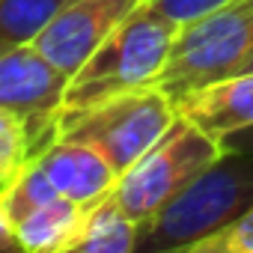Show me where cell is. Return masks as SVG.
Instances as JSON below:
<instances>
[{
  "label": "cell",
  "mask_w": 253,
  "mask_h": 253,
  "mask_svg": "<svg viewBox=\"0 0 253 253\" xmlns=\"http://www.w3.org/2000/svg\"><path fill=\"white\" fill-rule=\"evenodd\" d=\"M176 33H179V24L167 21L146 0H140L131 9V15L69 78L60 116L86 110L119 92L155 86L170 57Z\"/></svg>",
  "instance_id": "cell-1"
},
{
  "label": "cell",
  "mask_w": 253,
  "mask_h": 253,
  "mask_svg": "<svg viewBox=\"0 0 253 253\" xmlns=\"http://www.w3.org/2000/svg\"><path fill=\"white\" fill-rule=\"evenodd\" d=\"M253 209V155L223 149L182 194H176L155 217L140 223V253L191 250L200 238L217 232L238 214Z\"/></svg>",
  "instance_id": "cell-2"
},
{
  "label": "cell",
  "mask_w": 253,
  "mask_h": 253,
  "mask_svg": "<svg viewBox=\"0 0 253 253\" xmlns=\"http://www.w3.org/2000/svg\"><path fill=\"white\" fill-rule=\"evenodd\" d=\"M176 116L179 104L161 86H140L104 98L86 110L60 116L57 137L95 146L122 176L167 134Z\"/></svg>",
  "instance_id": "cell-3"
},
{
  "label": "cell",
  "mask_w": 253,
  "mask_h": 253,
  "mask_svg": "<svg viewBox=\"0 0 253 253\" xmlns=\"http://www.w3.org/2000/svg\"><path fill=\"white\" fill-rule=\"evenodd\" d=\"M250 51L253 0H232V3L179 27L155 86H161L179 104L185 95L235 75Z\"/></svg>",
  "instance_id": "cell-4"
},
{
  "label": "cell",
  "mask_w": 253,
  "mask_h": 253,
  "mask_svg": "<svg viewBox=\"0 0 253 253\" xmlns=\"http://www.w3.org/2000/svg\"><path fill=\"white\" fill-rule=\"evenodd\" d=\"M223 146L214 134L179 113L167 134L119 176L113 197L125 209V214H131L137 223H146L209 164H214Z\"/></svg>",
  "instance_id": "cell-5"
},
{
  "label": "cell",
  "mask_w": 253,
  "mask_h": 253,
  "mask_svg": "<svg viewBox=\"0 0 253 253\" xmlns=\"http://www.w3.org/2000/svg\"><path fill=\"white\" fill-rule=\"evenodd\" d=\"M69 78L57 72L33 45L0 54V107L15 110L30 122L39 152L57 140V119Z\"/></svg>",
  "instance_id": "cell-6"
},
{
  "label": "cell",
  "mask_w": 253,
  "mask_h": 253,
  "mask_svg": "<svg viewBox=\"0 0 253 253\" xmlns=\"http://www.w3.org/2000/svg\"><path fill=\"white\" fill-rule=\"evenodd\" d=\"M137 3L140 0H66V6L30 45L57 72L72 78Z\"/></svg>",
  "instance_id": "cell-7"
},
{
  "label": "cell",
  "mask_w": 253,
  "mask_h": 253,
  "mask_svg": "<svg viewBox=\"0 0 253 253\" xmlns=\"http://www.w3.org/2000/svg\"><path fill=\"white\" fill-rule=\"evenodd\" d=\"M33 161L45 170V176L54 182V188L63 197L81 206H92L95 200L107 197L119 182V173L113 170V164L84 140L57 137Z\"/></svg>",
  "instance_id": "cell-8"
},
{
  "label": "cell",
  "mask_w": 253,
  "mask_h": 253,
  "mask_svg": "<svg viewBox=\"0 0 253 253\" xmlns=\"http://www.w3.org/2000/svg\"><path fill=\"white\" fill-rule=\"evenodd\" d=\"M179 113L194 119L217 140L235 128L253 125V72L214 81L179 101Z\"/></svg>",
  "instance_id": "cell-9"
},
{
  "label": "cell",
  "mask_w": 253,
  "mask_h": 253,
  "mask_svg": "<svg viewBox=\"0 0 253 253\" xmlns=\"http://www.w3.org/2000/svg\"><path fill=\"white\" fill-rule=\"evenodd\" d=\"M140 241V223L125 214L113 191L84 209L81 229L72 241L78 253H134Z\"/></svg>",
  "instance_id": "cell-10"
},
{
  "label": "cell",
  "mask_w": 253,
  "mask_h": 253,
  "mask_svg": "<svg viewBox=\"0 0 253 253\" xmlns=\"http://www.w3.org/2000/svg\"><path fill=\"white\" fill-rule=\"evenodd\" d=\"M84 209L81 203L69 200V197H54L45 206H39L33 214H27L18 226H15V241L18 250H30V253H63L72 250V241L81 229L84 220Z\"/></svg>",
  "instance_id": "cell-11"
},
{
  "label": "cell",
  "mask_w": 253,
  "mask_h": 253,
  "mask_svg": "<svg viewBox=\"0 0 253 253\" xmlns=\"http://www.w3.org/2000/svg\"><path fill=\"white\" fill-rule=\"evenodd\" d=\"M54 197H60V191L45 176V170L36 161H30L12 182H6L3 188H0V214L6 217L9 229L15 232V226L27 214H33L39 206H45Z\"/></svg>",
  "instance_id": "cell-12"
},
{
  "label": "cell",
  "mask_w": 253,
  "mask_h": 253,
  "mask_svg": "<svg viewBox=\"0 0 253 253\" xmlns=\"http://www.w3.org/2000/svg\"><path fill=\"white\" fill-rule=\"evenodd\" d=\"M66 0H0V42L6 48L30 45Z\"/></svg>",
  "instance_id": "cell-13"
},
{
  "label": "cell",
  "mask_w": 253,
  "mask_h": 253,
  "mask_svg": "<svg viewBox=\"0 0 253 253\" xmlns=\"http://www.w3.org/2000/svg\"><path fill=\"white\" fill-rule=\"evenodd\" d=\"M36 155L39 146L30 131V122L15 110L0 107V188L12 182Z\"/></svg>",
  "instance_id": "cell-14"
},
{
  "label": "cell",
  "mask_w": 253,
  "mask_h": 253,
  "mask_svg": "<svg viewBox=\"0 0 253 253\" xmlns=\"http://www.w3.org/2000/svg\"><path fill=\"white\" fill-rule=\"evenodd\" d=\"M191 253H253V209H247L217 232L200 238Z\"/></svg>",
  "instance_id": "cell-15"
},
{
  "label": "cell",
  "mask_w": 253,
  "mask_h": 253,
  "mask_svg": "<svg viewBox=\"0 0 253 253\" xmlns=\"http://www.w3.org/2000/svg\"><path fill=\"white\" fill-rule=\"evenodd\" d=\"M146 3L155 12H161L167 21L182 27V24H191V21L209 15V12H214L226 3H232V0H146Z\"/></svg>",
  "instance_id": "cell-16"
},
{
  "label": "cell",
  "mask_w": 253,
  "mask_h": 253,
  "mask_svg": "<svg viewBox=\"0 0 253 253\" xmlns=\"http://www.w3.org/2000/svg\"><path fill=\"white\" fill-rule=\"evenodd\" d=\"M220 146L232 149V152H250L253 155V125H244V128H235V131L223 134Z\"/></svg>",
  "instance_id": "cell-17"
},
{
  "label": "cell",
  "mask_w": 253,
  "mask_h": 253,
  "mask_svg": "<svg viewBox=\"0 0 253 253\" xmlns=\"http://www.w3.org/2000/svg\"><path fill=\"white\" fill-rule=\"evenodd\" d=\"M12 247H18V241H15V232L9 229L6 217L0 214V250H12Z\"/></svg>",
  "instance_id": "cell-18"
},
{
  "label": "cell",
  "mask_w": 253,
  "mask_h": 253,
  "mask_svg": "<svg viewBox=\"0 0 253 253\" xmlns=\"http://www.w3.org/2000/svg\"><path fill=\"white\" fill-rule=\"evenodd\" d=\"M238 72H253V51L244 57V63H241V69H238ZM238 72H235V75H238Z\"/></svg>",
  "instance_id": "cell-19"
},
{
  "label": "cell",
  "mask_w": 253,
  "mask_h": 253,
  "mask_svg": "<svg viewBox=\"0 0 253 253\" xmlns=\"http://www.w3.org/2000/svg\"><path fill=\"white\" fill-rule=\"evenodd\" d=\"M3 51H9V48H6V45H3V42H0V54H3Z\"/></svg>",
  "instance_id": "cell-20"
}]
</instances>
